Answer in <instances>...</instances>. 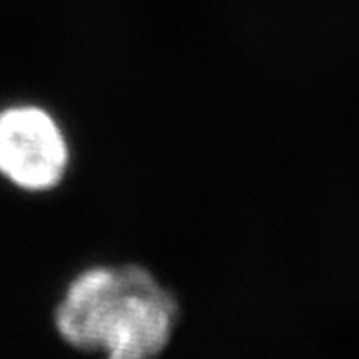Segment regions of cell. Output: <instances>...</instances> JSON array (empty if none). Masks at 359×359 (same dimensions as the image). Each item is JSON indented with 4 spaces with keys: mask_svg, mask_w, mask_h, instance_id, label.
I'll list each match as a JSON object with an SVG mask.
<instances>
[{
    "mask_svg": "<svg viewBox=\"0 0 359 359\" xmlns=\"http://www.w3.org/2000/svg\"><path fill=\"white\" fill-rule=\"evenodd\" d=\"M68 142L50 112L32 104L0 110V176L26 192H48L68 170Z\"/></svg>",
    "mask_w": 359,
    "mask_h": 359,
    "instance_id": "obj_2",
    "label": "cell"
},
{
    "mask_svg": "<svg viewBox=\"0 0 359 359\" xmlns=\"http://www.w3.org/2000/svg\"><path fill=\"white\" fill-rule=\"evenodd\" d=\"M176 297L142 266H94L66 287L54 321L66 344L106 359H156L174 334Z\"/></svg>",
    "mask_w": 359,
    "mask_h": 359,
    "instance_id": "obj_1",
    "label": "cell"
}]
</instances>
